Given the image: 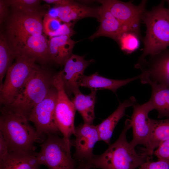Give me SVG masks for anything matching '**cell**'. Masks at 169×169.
<instances>
[{
    "instance_id": "1",
    "label": "cell",
    "mask_w": 169,
    "mask_h": 169,
    "mask_svg": "<svg viewBox=\"0 0 169 169\" xmlns=\"http://www.w3.org/2000/svg\"><path fill=\"white\" fill-rule=\"evenodd\" d=\"M131 128L130 120H126L119 137L100 155L95 156L82 162L81 165L101 169H136L150 160L145 152L137 153L127 141L126 134Z\"/></svg>"
},
{
    "instance_id": "2",
    "label": "cell",
    "mask_w": 169,
    "mask_h": 169,
    "mask_svg": "<svg viewBox=\"0 0 169 169\" xmlns=\"http://www.w3.org/2000/svg\"><path fill=\"white\" fill-rule=\"evenodd\" d=\"M0 132L8 147L9 151L34 152L35 142L41 141L36 131L25 116L8 107L1 109Z\"/></svg>"
},
{
    "instance_id": "3",
    "label": "cell",
    "mask_w": 169,
    "mask_h": 169,
    "mask_svg": "<svg viewBox=\"0 0 169 169\" xmlns=\"http://www.w3.org/2000/svg\"><path fill=\"white\" fill-rule=\"evenodd\" d=\"M165 2L162 1L143 14L142 20L146 28L144 47L136 65L143 63L147 56L155 55L169 46V18Z\"/></svg>"
},
{
    "instance_id": "4",
    "label": "cell",
    "mask_w": 169,
    "mask_h": 169,
    "mask_svg": "<svg viewBox=\"0 0 169 169\" xmlns=\"http://www.w3.org/2000/svg\"><path fill=\"white\" fill-rule=\"evenodd\" d=\"M44 12H23L12 9L5 20V31L2 33L16 58L29 37L43 34Z\"/></svg>"
},
{
    "instance_id": "5",
    "label": "cell",
    "mask_w": 169,
    "mask_h": 169,
    "mask_svg": "<svg viewBox=\"0 0 169 169\" xmlns=\"http://www.w3.org/2000/svg\"><path fill=\"white\" fill-rule=\"evenodd\" d=\"M54 75L37 66L14 101L10 105L4 106L28 120L33 108L45 98L53 86Z\"/></svg>"
},
{
    "instance_id": "6",
    "label": "cell",
    "mask_w": 169,
    "mask_h": 169,
    "mask_svg": "<svg viewBox=\"0 0 169 169\" xmlns=\"http://www.w3.org/2000/svg\"><path fill=\"white\" fill-rule=\"evenodd\" d=\"M36 61L35 58L23 54L16 58L0 86V102L3 106L8 105L14 101L37 67Z\"/></svg>"
},
{
    "instance_id": "7",
    "label": "cell",
    "mask_w": 169,
    "mask_h": 169,
    "mask_svg": "<svg viewBox=\"0 0 169 169\" xmlns=\"http://www.w3.org/2000/svg\"><path fill=\"white\" fill-rule=\"evenodd\" d=\"M36 154L40 165L49 169H75L74 160L63 138L54 134L48 135Z\"/></svg>"
},
{
    "instance_id": "8",
    "label": "cell",
    "mask_w": 169,
    "mask_h": 169,
    "mask_svg": "<svg viewBox=\"0 0 169 169\" xmlns=\"http://www.w3.org/2000/svg\"><path fill=\"white\" fill-rule=\"evenodd\" d=\"M53 85L57 92L54 112L56 123L63 135V139L68 147L70 150V138L75 132L74 120L76 110L64 90L60 72L55 74Z\"/></svg>"
},
{
    "instance_id": "9",
    "label": "cell",
    "mask_w": 169,
    "mask_h": 169,
    "mask_svg": "<svg viewBox=\"0 0 169 169\" xmlns=\"http://www.w3.org/2000/svg\"><path fill=\"white\" fill-rule=\"evenodd\" d=\"M57 97V90L53 85L45 98L33 108L28 117V120L35 126L38 137L43 141L44 134H54L60 132L54 115Z\"/></svg>"
},
{
    "instance_id": "10",
    "label": "cell",
    "mask_w": 169,
    "mask_h": 169,
    "mask_svg": "<svg viewBox=\"0 0 169 169\" xmlns=\"http://www.w3.org/2000/svg\"><path fill=\"white\" fill-rule=\"evenodd\" d=\"M99 2L129 31L141 37L140 23L145 11L146 1H142L138 5L131 1L108 0Z\"/></svg>"
},
{
    "instance_id": "11",
    "label": "cell",
    "mask_w": 169,
    "mask_h": 169,
    "mask_svg": "<svg viewBox=\"0 0 169 169\" xmlns=\"http://www.w3.org/2000/svg\"><path fill=\"white\" fill-rule=\"evenodd\" d=\"M133 106V112L130 120L133 138L129 143L133 147L142 145L146 147L144 149H147L149 146L152 131L151 119L148 115L154 108L149 100L142 104L136 102Z\"/></svg>"
},
{
    "instance_id": "12",
    "label": "cell",
    "mask_w": 169,
    "mask_h": 169,
    "mask_svg": "<svg viewBox=\"0 0 169 169\" xmlns=\"http://www.w3.org/2000/svg\"><path fill=\"white\" fill-rule=\"evenodd\" d=\"M137 68L142 70L139 79L142 84L154 82L169 87V49L150 57Z\"/></svg>"
},
{
    "instance_id": "13",
    "label": "cell",
    "mask_w": 169,
    "mask_h": 169,
    "mask_svg": "<svg viewBox=\"0 0 169 169\" xmlns=\"http://www.w3.org/2000/svg\"><path fill=\"white\" fill-rule=\"evenodd\" d=\"M83 56L72 54L60 72L64 90L68 96L80 91L79 88L86 68L92 62Z\"/></svg>"
},
{
    "instance_id": "14",
    "label": "cell",
    "mask_w": 169,
    "mask_h": 169,
    "mask_svg": "<svg viewBox=\"0 0 169 169\" xmlns=\"http://www.w3.org/2000/svg\"><path fill=\"white\" fill-rule=\"evenodd\" d=\"M76 138L72 145L75 149V158L82 162L94 156L93 151L95 144L100 141L96 125L84 123L75 127Z\"/></svg>"
},
{
    "instance_id": "15",
    "label": "cell",
    "mask_w": 169,
    "mask_h": 169,
    "mask_svg": "<svg viewBox=\"0 0 169 169\" xmlns=\"http://www.w3.org/2000/svg\"><path fill=\"white\" fill-rule=\"evenodd\" d=\"M99 15L100 24L99 28L89 37L90 39L104 36L110 37L117 41L123 33L130 31L102 5L100 7Z\"/></svg>"
},
{
    "instance_id": "16",
    "label": "cell",
    "mask_w": 169,
    "mask_h": 169,
    "mask_svg": "<svg viewBox=\"0 0 169 169\" xmlns=\"http://www.w3.org/2000/svg\"><path fill=\"white\" fill-rule=\"evenodd\" d=\"M57 17L64 23L74 21L87 17H93L100 20V7L87 6L72 1L65 5L54 7Z\"/></svg>"
},
{
    "instance_id": "17",
    "label": "cell",
    "mask_w": 169,
    "mask_h": 169,
    "mask_svg": "<svg viewBox=\"0 0 169 169\" xmlns=\"http://www.w3.org/2000/svg\"><path fill=\"white\" fill-rule=\"evenodd\" d=\"M136 102L135 98L132 96L123 102H120L115 110L101 123L96 125L100 141L105 142L109 145H110V139L116 125L125 115L126 108L133 106Z\"/></svg>"
},
{
    "instance_id": "18",
    "label": "cell",
    "mask_w": 169,
    "mask_h": 169,
    "mask_svg": "<svg viewBox=\"0 0 169 169\" xmlns=\"http://www.w3.org/2000/svg\"><path fill=\"white\" fill-rule=\"evenodd\" d=\"M36 153L9 151L0 158V169H38L40 164Z\"/></svg>"
},
{
    "instance_id": "19",
    "label": "cell",
    "mask_w": 169,
    "mask_h": 169,
    "mask_svg": "<svg viewBox=\"0 0 169 169\" xmlns=\"http://www.w3.org/2000/svg\"><path fill=\"white\" fill-rule=\"evenodd\" d=\"M77 43L68 35L49 37L50 61L59 65H64L72 55L73 48Z\"/></svg>"
},
{
    "instance_id": "20",
    "label": "cell",
    "mask_w": 169,
    "mask_h": 169,
    "mask_svg": "<svg viewBox=\"0 0 169 169\" xmlns=\"http://www.w3.org/2000/svg\"><path fill=\"white\" fill-rule=\"evenodd\" d=\"M140 75L126 79L117 80L106 78L96 72L88 76L84 75L80 86L87 87L91 91L108 90L116 93L120 88L140 79Z\"/></svg>"
},
{
    "instance_id": "21",
    "label": "cell",
    "mask_w": 169,
    "mask_h": 169,
    "mask_svg": "<svg viewBox=\"0 0 169 169\" xmlns=\"http://www.w3.org/2000/svg\"><path fill=\"white\" fill-rule=\"evenodd\" d=\"M23 54L43 63L49 61V40L43 34L29 37L24 42L19 55Z\"/></svg>"
},
{
    "instance_id": "22",
    "label": "cell",
    "mask_w": 169,
    "mask_h": 169,
    "mask_svg": "<svg viewBox=\"0 0 169 169\" xmlns=\"http://www.w3.org/2000/svg\"><path fill=\"white\" fill-rule=\"evenodd\" d=\"M96 91H91L88 95L80 91L74 94L72 101L76 110L81 115L84 123L93 124L95 118V105L96 99Z\"/></svg>"
},
{
    "instance_id": "23",
    "label": "cell",
    "mask_w": 169,
    "mask_h": 169,
    "mask_svg": "<svg viewBox=\"0 0 169 169\" xmlns=\"http://www.w3.org/2000/svg\"><path fill=\"white\" fill-rule=\"evenodd\" d=\"M151 88L150 101L154 110L158 112V118L169 117V87L154 82H149Z\"/></svg>"
},
{
    "instance_id": "24",
    "label": "cell",
    "mask_w": 169,
    "mask_h": 169,
    "mask_svg": "<svg viewBox=\"0 0 169 169\" xmlns=\"http://www.w3.org/2000/svg\"><path fill=\"white\" fill-rule=\"evenodd\" d=\"M152 131L148 148L143 151L151 157L154 150L163 142L169 140V118L165 120H151Z\"/></svg>"
},
{
    "instance_id": "25",
    "label": "cell",
    "mask_w": 169,
    "mask_h": 169,
    "mask_svg": "<svg viewBox=\"0 0 169 169\" xmlns=\"http://www.w3.org/2000/svg\"><path fill=\"white\" fill-rule=\"evenodd\" d=\"M58 18L45 14L43 21V30L49 37L64 35L71 36L74 34L72 28L73 23H64Z\"/></svg>"
},
{
    "instance_id": "26",
    "label": "cell",
    "mask_w": 169,
    "mask_h": 169,
    "mask_svg": "<svg viewBox=\"0 0 169 169\" xmlns=\"http://www.w3.org/2000/svg\"><path fill=\"white\" fill-rule=\"evenodd\" d=\"M16 57L2 33L0 35V86L3 79Z\"/></svg>"
},
{
    "instance_id": "27",
    "label": "cell",
    "mask_w": 169,
    "mask_h": 169,
    "mask_svg": "<svg viewBox=\"0 0 169 169\" xmlns=\"http://www.w3.org/2000/svg\"><path fill=\"white\" fill-rule=\"evenodd\" d=\"M140 38L135 33L128 31L123 33L117 41L119 42L122 51L127 54H131L139 47Z\"/></svg>"
},
{
    "instance_id": "28",
    "label": "cell",
    "mask_w": 169,
    "mask_h": 169,
    "mask_svg": "<svg viewBox=\"0 0 169 169\" xmlns=\"http://www.w3.org/2000/svg\"><path fill=\"white\" fill-rule=\"evenodd\" d=\"M8 7L12 9L23 12L40 13V0H5Z\"/></svg>"
},
{
    "instance_id": "29",
    "label": "cell",
    "mask_w": 169,
    "mask_h": 169,
    "mask_svg": "<svg viewBox=\"0 0 169 169\" xmlns=\"http://www.w3.org/2000/svg\"><path fill=\"white\" fill-rule=\"evenodd\" d=\"M153 154L159 160L169 162V140L161 143Z\"/></svg>"
},
{
    "instance_id": "30",
    "label": "cell",
    "mask_w": 169,
    "mask_h": 169,
    "mask_svg": "<svg viewBox=\"0 0 169 169\" xmlns=\"http://www.w3.org/2000/svg\"><path fill=\"white\" fill-rule=\"evenodd\" d=\"M139 169H169V162L161 160L155 161L149 160L141 165Z\"/></svg>"
},
{
    "instance_id": "31",
    "label": "cell",
    "mask_w": 169,
    "mask_h": 169,
    "mask_svg": "<svg viewBox=\"0 0 169 169\" xmlns=\"http://www.w3.org/2000/svg\"><path fill=\"white\" fill-rule=\"evenodd\" d=\"M8 7L5 0H0V23L4 22L9 15Z\"/></svg>"
},
{
    "instance_id": "32",
    "label": "cell",
    "mask_w": 169,
    "mask_h": 169,
    "mask_svg": "<svg viewBox=\"0 0 169 169\" xmlns=\"http://www.w3.org/2000/svg\"><path fill=\"white\" fill-rule=\"evenodd\" d=\"M9 151L8 145L2 134L0 132V158L7 155Z\"/></svg>"
},
{
    "instance_id": "33",
    "label": "cell",
    "mask_w": 169,
    "mask_h": 169,
    "mask_svg": "<svg viewBox=\"0 0 169 169\" xmlns=\"http://www.w3.org/2000/svg\"><path fill=\"white\" fill-rule=\"evenodd\" d=\"M44 2L54 5V7L62 6L70 3L73 1L69 0H44Z\"/></svg>"
},
{
    "instance_id": "34",
    "label": "cell",
    "mask_w": 169,
    "mask_h": 169,
    "mask_svg": "<svg viewBox=\"0 0 169 169\" xmlns=\"http://www.w3.org/2000/svg\"><path fill=\"white\" fill-rule=\"evenodd\" d=\"M78 169H90V168L81 165Z\"/></svg>"
},
{
    "instance_id": "35",
    "label": "cell",
    "mask_w": 169,
    "mask_h": 169,
    "mask_svg": "<svg viewBox=\"0 0 169 169\" xmlns=\"http://www.w3.org/2000/svg\"><path fill=\"white\" fill-rule=\"evenodd\" d=\"M167 1L168 3V8H167V13H168V17L169 18V0H167Z\"/></svg>"
}]
</instances>
